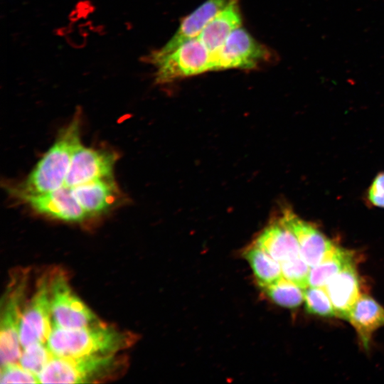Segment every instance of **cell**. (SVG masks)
<instances>
[{
  "instance_id": "obj_22",
  "label": "cell",
  "mask_w": 384,
  "mask_h": 384,
  "mask_svg": "<svg viewBox=\"0 0 384 384\" xmlns=\"http://www.w3.org/2000/svg\"><path fill=\"white\" fill-rule=\"evenodd\" d=\"M304 302L306 311L321 316H336L331 299L323 287H310L304 290Z\"/></svg>"
},
{
  "instance_id": "obj_14",
  "label": "cell",
  "mask_w": 384,
  "mask_h": 384,
  "mask_svg": "<svg viewBox=\"0 0 384 384\" xmlns=\"http://www.w3.org/2000/svg\"><path fill=\"white\" fill-rule=\"evenodd\" d=\"M324 288L336 316L347 320L351 310L361 296L359 277L353 262L335 275Z\"/></svg>"
},
{
  "instance_id": "obj_19",
  "label": "cell",
  "mask_w": 384,
  "mask_h": 384,
  "mask_svg": "<svg viewBox=\"0 0 384 384\" xmlns=\"http://www.w3.org/2000/svg\"><path fill=\"white\" fill-rule=\"evenodd\" d=\"M244 253L261 287L265 288L282 277L280 263L258 246L253 244Z\"/></svg>"
},
{
  "instance_id": "obj_21",
  "label": "cell",
  "mask_w": 384,
  "mask_h": 384,
  "mask_svg": "<svg viewBox=\"0 0 384 384\" xmlns=\"http://www.w3.org/2000/svg\"><path fill=\"white\" fill-rule=\"evenodd\" d=\"M53 356L46 343L36 342L23 348L18 363L38 375Z\"/></svg>"
},
{
  "instance_id": "obj_6",
  "label": "cell",
  "mask_w": 384,
  "mask_h": 384,
  "mask_svg": "<svg viewBox=\"0 0 384 384\" xmlns=\"http://www.w3.org/2000/svg\"><path fill=\"white\" fill-rule=\"evenodd\" d=\"M28 275H16L4 294L2 301L0 324L1 366L18 362L22 352L19 338V327L22 314Z\"/></svg>"
},
{
  "instance_id": "obj_10",
  "label": "cell",
  "mask_w": 384,
  "mask_h": 384,
  "mask_svg": "<svg viewBox=\"0 0 384 384\" xmlns=\"http://www.w3.org/2000/svg\"><path fill=\"white\" fill-rule=\"evenodd\" d=\"M36 213L67 222H81L87 215L76 199L70 187L64 186L53 191L18 198Z\"/></svg>"
},
{
  "instance_id": "obj_5",
  "label": "cell",
  "mask_w": 384,
  "mask_h": 384,
  "mask_svg": "<svg viewBox=\"0 0 384 384\" xmlns=\"http://www.w3.org/2000/svg\"><path fill=\"white\" fill-rule=\"evenodd\" d=\"M212 55L213 71L232 68L252 70L278 59L270 48L242 27L235 29Z\"/></svg>"
},
{
  "instance_id": "obj_20",
  "label": "cell",
  "mask_w": 384,
  "mask_h": 384,
  "mask_svg": "<svg viewBox=\"0 0 384 384\" xmlns=\"http://www.w3.org/2000/svg\"><path fill=\"white\" fill-rule=\"evenodd\" d=\"M263 289L274 304L282 307L297 308L304 301V289L283 277Z\"/></svg>"
},
{
  "instance_id": "obj_13",
  "label": "cell",
  "mask_w": 384,
  "mask_h": 384,
  "mask_svg": "<svg viewBox=\"0 0 384 384\" xmlns=\"http://www.w3.org/2000/svg\"><path fill=\"white\" fill-rule=\"evenodd\" d=\"M70 188L88 218L107 213L121 198L113 177L96 179Z\"/></svg>"
},
{
  "instance_id": "obj_15",
  "label": "cell",
  "mask_w": 384,
  "mask_h": 384,
  "mask_svg": "<svg viewBox=\"0 0 384 384\" xmlns=\"http://www.w3.org/2000/svg\"><path fill=\"white\" fill-rule=\"evenodd\" d=\"M254 244L280 264L301 255L296 236L280 217L260 233Z\"/></svg>"
},
{
  "instance_id": "obj_9",
  "label": "cell",
  "mask_w": 384,
  "mask_h": 384,
  "mask_svg": "<svg viewBox=\"0 0 384 384\" xmlns=\"http://www.w3.org/2000/svg\"><path fill=\"white\" fill-rule=\"evenodd\" d=\"M115 152L80 144L75 151L65 186L73 187L96 179L113 177L117 160Z\"/></svg>"
},
{
  "instance_id": "obj_1",
  "label": "cell",
  "mask_w": 384,
  "mask_h": 384,
  "mask_svg": "<svg viewBox=\"0 0 384 384\" xmlns=\"http://www.w3.org/2000/svg\"><path fill=\"white\" fill-rule=\"evenodd\" d=\"M80 112L58 134L56 140L22 182L11 186V195L44 193L65 186L71 159L80 143Z\"/></svg>"
},
{
  "instance_id": "obj_2",
  "label": "cell",
  "mask_w": 384,
  "mask_h": 384,
  "mask_svg": "<svg viewBox=\"0 0 384 384\" xmlns=\"http://www.w3.org/2000/svg\"><path fill=\"white\" fill-rule=\"evenodd\" d=\"M132 338L100 323L65 329L53 326L46 344L55 356L81 357L115 354L131 344Z\"/></svg>"
},
{
  "instance_id": "obj_18",
  "label": "cell",
  "mask_w": 384,
  "mask_h": 384,
  "mask_svg": "<svg viewBox=\"0 0 384 384\" xmlns=\"http://www.w3.org/2000/svg\"><path fill=\"white\" fill-rule=\"evenodd\" d=\"M353 262L351 251L335 245L318 265L310 268L309 286L324 288L335 275Z\"/></svg>"
},
{
  "instance_id": "obj_25",
  "label": "cell",
  "mask_w": 384,
  "mask_h": 384,
  "mask_svg": "<svg viewBox=\"0 0 384 384\" xmlns=\"http://www.w3.org/2000/svg\"><path fill=\"white\" fill-rule=\"evenodd\" d=\"M368 198L374 206L384 208V172L379 174L371 183Z\"/></svg>"
},
{
  "instance_id": "obj_12",
  "label": "cell",
  "mask_w": 384,
  "mask_h": 384,
  "mask_svg": "<svg viewBox=\"0 0 384 384\" xmlns=\"http://www.w3.org/2000/svg\"><path fill=\"white\" fill-rule=\"evenodd\" d=\"M280 218L296 236L301 256L310 268L318 265L334 247L323 233L289 209H285Z\"/></svg>"
},
{
  "instance_id": "obj_8",
  "label": "cell",
  "mask_w": 384,
  "mask_h": 384,
  "mask_svg": "<svg viewBox=\"0 0 384 384\" xmlns=\"http://www.w3.org/2000/svg\"><path fill=\"white\" fill-rule=\"evenodd\" d=\"M53 327L50 279L44 277L23 309L19 327L22 348L36 342L46 343Z\"/></svg>"
},
{
  "instance_id": "obj_3",
  "label": "cell",
  "mask_w": 384,
  "mask_h": 384,
  "mask_svg": "<svg viewBox=\"0 0 384 384\" xmlns=\"http://www.w3.org/2000/svg\"><path fill=\"white\" fill-rule=\"evenodd\" d=\"M115 354L55 356L38 375L41 383H85L109 378L119 368Z\"/></svg>"
},
{
  "instance_id": "obj_17",
  "label": "cell",
  "mask_w": 384,
  "mask_h": 384,
  "mask_svg": "<svg viewBox=\"0 0 384 384\" xmlns=\"http://www.w3.org/2000/svg\"><path fill=\"white\" fill-rule=\"evenodd\" d=\"M347 320L355 329L363 347L368 350L373 333L384 326V308L370 296L361 294Z\"/></svg>"
},
{
  "instance_id": "obj_7",
  "label": "cell",
  "mask_w": 384,
  "mask_h": 384,
  "mask_svg": "<svg viewBox=\"0 0 384 384\" xmlns=\"http://www.w3.org/2000/svg\"><path fill=\"white\" fill-rule=\"evenodd\" d=\"M50 296L53 326L76 329L98 323L95 315L74 293L63 274L51 277Z\"/></svg>"
},
{
  "instance_id": "obj_16",
  "label": "cell",
  "mask_w": 384,
  "mask_h": 384,
  "mask_svg": "<svg viewBox=\"0 0 384 384\" xmlns=\"http://www.w3.org/2000/svg\"><path fill=\"white\" fill-rule=\"evenodd\" d=\"M242 16L238 0H230L202 30L198 38L210 52H217L228 37L241 27Z\"/></svg>"
},
{
  "instance_id": "obj_23",
  "label": "cell",
  "mask_w": 384,
  "mask_h": 384,
  "mask_svg": "<svg viewBox=\"0 0 384 384\" xmlns=\"http://www.w3.org/2000/svg\"><path fill=\"white\" fill-rule=\"evenodd\" d=\"M281 265L282 274L304 289L309 287L310 267L300 255L287 260Z\"/></svg>"
},
{
  "instance_id": "obj_4",
  "label": "cell",
  "mask_w": 384,
  "mask_h": 384,
  "mask_svg": "<svg viewBox=\"0 0 384 384\" xmlns=\"http://www.w3.org/2000/svg\"><path fill=\"white\" fill-rule=\"evenodd\" d=\"M156 68L154 81L162 85L213 71V55L198 37L172 51L145 61Z\"/></svg>"
},
{
  "instance_id": "obj_11",
  "label": "cell",
  "mask_w": 384,
  "mask_h": 384,
  "mask_svg": "<svg viewBox=\"0 0 384 384\" xmlns=\"http://www.w3.org/2000/svg\"><path fill=\"white\" fill-rule=\"evenodd\" d=\"M230 1L206 0L183 18L176 33L164 46L144 56L143 61L162 56L184 42L198 37L205 26L228 4Z\"/></svg>"
},
{
  "instance_id": "obj_24",
  "label": "cell",
  "mask_w": 384,
  "mask_h": 384,
  "mask_svg": "<svg viewBox=\"0 0 384 384\" xmlns=\"http://www.w3.org/2000/svg\"><path fill=\"white\" fill-rule=\"evenodd\" d=\"M0 383H38V375L24 368L19 363H10L1 366Z\"/></svg>"
}]
</instances>
